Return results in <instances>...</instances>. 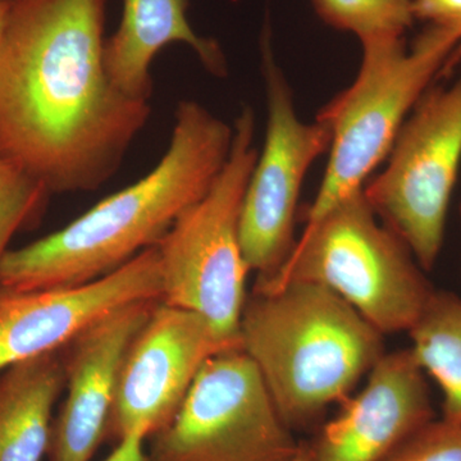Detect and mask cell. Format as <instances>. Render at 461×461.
I'll return each instance as SVG.
<instances>
[{
    "label": "cell",
    "instance_id": "obj_1",
    "mask_svg": "<svg viewBox=\"0 0 461 461\" xmlns=\"http://www.w3.org/2000/svg\"><path fill=\"white\" fill-rule=\"evenodd\" d=\"M107 0H11L0 41V158L50 195L102 187L150 117L104 63Z\"/></svg>",
    "mask_w": 461,
    "mask_h": 461
},
{
    "label": "cell",
    "instance_id": "obj_2",
    "mask_svg": "<svg viewBox=\"0 0 461 461\" xmlns=\"http://www.w3.org/2000/svg\"><path fill=\"white\" fill-rule=\"evenodd\" d=\"M232 139L233 126L199 102L182 100L168 149L156 168L56 232L9 249L0 263V286H78L156 247L213 186L229 159Z\"/></svg>",
    "mask_w": 461,
    "mask_h": 461
},
{
    "label": "cell",
    "instance_id": "obj_3",
    "mask_svg": "<svg viewBox=\"0 0 461 461\" xmlns=\"http://www.w3.org/2000/svg\"><path fill=\"white\" fill-rule=\"evenodd\" d=\"M384 336L338 294L306 282L253 291L239 333L293 429L348 396L386 354Z\"/></svg>",
    "mask_w": 461,
    "mask_h": 461
},
{
    "label": "cell",
    "instance_id": "obj_4",
    "mask_svg": "<svg viewBox=\"0 0 461 461\" xmlns=\"http://www.w3.org/2000/svg\"><path fill=\"white\" fill-rule=\"evenodd\" d=\"M408 245L379 218L363 189L305 226L285 262L258 276L253 291L293 282L321 285L353 306L382 335L409 332L435 288Z\"/></svg>",
    "mask_w": 461,
    "mask_h": 461
},
{
    "label": "cell",
    "instance_id": "obj_5",
    "mask_svg": "<svg viewBox=\"0 0 461 461\" xmlns=\"http://www.w3.org/2000/svg\"><path fill=\"white\" fill-rule=\"evenodd\" d=\"M461 44V29L429 25L411 50L402 38L363 42L353 84L317 117L332 130L330 160L306 224L363 189L386 159L406 118Z\"/></svg>",
    "mask_w": 461,
    "mask_h": 461
},
{
    "label": "cell",
    "instance_id": "obj_6",
    "mask_svg": "<svg viewBox=\"0 0 461 461\" xmlns=\"http://www.w3.org/2000/svg\"><path fill=\"white\" fill-rule=\"evenodd\" d=\"M256 114L245 105L233 123L229 159L204 198L178 217L157 244L162 302L202 315L226 344L240 348L249 269L240 215L256 166Z\"/></svg>",
    "mask_w": 461,
    "mask_h": 461
},
{
    "label": "cell",
    "instance_id": "obj_7",
    "mask_svg": "<svg viewBox=\"0 0 461 461\" xmlns=\"http://www.w3.org/2000/svg\"><path fill=\"white\" fill-rule=\"evenodd\" d=\"M460 163L461 71L447 86L426 91L403 122L386 168L363 187L379 220L426 272L444 247Z\"/></svg>",
    "mask_w": 461,
    "mask_h": 461
},
{
    "label": "cell",
    "instance_id": "obj_8",
    "mask_svg": "<svg viewBox=\"0 0 461 461\" xmlns=\"http://www.w3.org/2000/svg\"><path fill=\"white\" fill-rule=\"evenodd\" d=\"M150 439L151 461H291L302 445L241 348L203 366L173 420Z\"/></svg>",
    "mask_w": 461,
    "mask_h": 461
},
{
    "label": "cell",
    "instance_id": "obj_9",
    "mask_svg": "<svg viewBox=\"0 0 461 461\" xmlns=\"http://www.w3.org/2000/svg\"><path fill=\"white\" fill-rule=\"evenodd\" d=\"M266 84V140L248 182L240 241L250 272H275L293 250L294 224L300 190L317 158L330 150L332 130L317 117L305 123L297 117L293 93L272 51L269 27L260 38Z\"/></svg>",
    "mask_w": 461,
    "mask_h": 461
},
{
    "label": "cell",
    "instance_id": "obj_10",
    "mask_svg": "<svg viewBox=\"0 0 461 461\" xmlns=\"http://www.w3.org/2000/svg\"><path fill=\"white\" fill-rule=\"evenodd\" d=\"M230 348L202 315L159 300L124 357L108 436L139 429L150 439L173 420L203 366Z\"/></svg>",
    "mask_w": 461,
    "mask_h": 461
},
{
    "label": "cell",
    "instance_id": "obj_11",
    "mask_svg": "<svg viewBox=\"0 0 461 461\" xmlns=\"http://www.w3.org/2000/svg\"><path fill=\"white\" fill-rule=\"evenodd\" d=\"M162 299L157 245L98 280L78 286L14 290L0 286V373L62 350L121 306Z\"/></svg>",
    "mask_w": 461,
    "mask_h": 461
},
{
    "label": "cell",
    "instance_id": "obj_12",
    "mask_svg": "<svg viewBox=\"0 0 461 461\" xmlns=\"http://www.w3.org/2000/svg\"><path fill=\"white\" fill-rule=\"evenodd\" d=\"M158 302L121 306L63 348L66 396L54 417L48 461L93 459L108 436L124 357Z\"/></svg>",
    "mask_w": 461,
    "mask_h": 461
},
{
    "label": "cell",
    "instance_id": "obj_13",
    "mask_svg": "<svg viewBox=\"0 0 461 461\" xmlns=\"http://www.w3.org/2000/svg\"><path fill=\"white\" fill-rule=\"evenodd\" d=\"M433 420L427 375L411 348L384 354L311 446L313 461H382Z\"/></svg>",
    "mask_w": 461,
    "mask_h": 461
},
{
    "label": "cell",
    "instance_id": "obj_14",
    "mask_svg": "<svg viewBox=\"0 0 461 461\" xmlns=\"http://www.w3.org/2000/svg\"><path fill=\"white\" fill-rule=\"evenodd\" d=\"M187 9L189 0H123L120 25L105 41L104 63L112 83L127 96L150 100L151 65L160 50L177 42L187 45L206 71L226 75L220 44L194 32Z\"/></svg>",
    "mask_w": 461,
    "mask_h": 461
},
{
    "label": "cell",
    "instance_id": "obj_15",
    "mask_svg": "<svg viewBox=\"0 0 461 461\" xmlns=\"http://www.w3.org/2000/svg\"><path fill=\"white\" fill-rule=\"evenodd\" d=\"M65 386L63 348L0 373V461L47 459L54 408Z\"/></svg>",
    "mask_w": 461,
    "mask_h": 461
},
{
    "label": "cell",
    "instance_id": "obj_16",
    "mask_svg": "<svg viewBox=\"0 0 461 461\" xmlns=\"http://www.w3.org/2000/svg\"><path fill=\"white\" fill-rule=\"evenodd\" d=\"M411 353L442 393V418L461 424V297L433 291L409 330Z\"/></svg>",
    "mask_w": 461,
    "mask_h": 461
},
{
    "label": "cell",
    "instance_id": "obj_17",
    "mask_svg": "<svg viewBox=\"0 0 461 461\" xmlns=\"http://www.w3.org/2000/svg\"><path fill=\"white\" fill-rule=\"evenodd\" d=\"M329 25L355 33L360 41L402 38L412 25L411 0H312Z\"/></svg>",
    "mask_w": 461,
    "mask_h": 461
},
{
    "label": "cell",
    "instance_id": "obj_18",
    "mask_svg": "<svg viewBox=\"0 0 461 461\" xmlns=\"http://www.w3.org/2000/svg\"><path fill=\"white\" fill-rule=\"evenodd\" d=\"M50 196L41 182L0 158V263L12 239L39 223Z\"/></svg>",
    "mask_w": 461,
    "mask_h": 461
},
{
    "label": "cell",
    "instance_id": "obj_19",
    "mask_svg": "<svg viewBox=\"0 0 461 461\" xmlns=\"http://www.w3.org/2000/svg\"><path fill=\"white\" fill-rule=\"evenodd\" d=\"M382 461H461V424L435 418Z\"/></svg>",
    "mask_w": 461,
    "mask_h": 461
},
{
    "label": "cell",
    "instance_id": "obj_20",
    "mask_svg": "<svg viewBox=\"0 0 461 461\" xmlns=\"http://www.w3.org/2000/svg\"><path fill=\"white\" fill-rule=\"evenodd\" d=\"M415 18L429 25L461 29V0H411Z\"/></svg>",
    "mask_w": 461,
    "mask_h": 461
},
{
    "label": "cell",
    "instance_id": "obj_21",
    "mask_svg": "<svg viewBox=\"0 0 461 461\" xmlns=\"http://www.w3.org/2000/svg\"><path fill=\"white\" fill-rule=\"evenodd\" d=\"M148 439L147 430H130L117 439L113 451L103 461H150V455L145 450Z\"/></svg>",
    "mask_w": 461,
    "mask_h": 461
},
{
    "label": "cell",
    "instance_id": "obj_22",
    "mask_svg": "<svg viewBox=\"0 0 461 461\" xmlns=\"http://www.w3.org/2000/svg\"><path fill=\"white\" fill-rule=\"evenodd\" d=\"M9 2L11 0H0V41L5 32V21H7Z\"/></svg>",
    "mask_w": 461,
    "mask_h": 461
},
{
    "label": "cell",
    "instance_id": "obj_23",
    "mask_svg": "<svg viewBox=\"0 0 461 461\" xmlns=\"http://www.w3.org/2000/svg\"><path fill=\"white\" fill-rule=\"evenodd\" d=\"M291 461H313V454H312L311 446L300 445L296 456Z\"/></svg>",
    "mask_w": 461,
    "mask_h": 461
},
{
    "label": "cell",
    "instance_id": "obj_24",
    "mask_svg": "<svg viewBox=\"0 0 461 461\" xmlns=\"http://www.w3.org/2000/svg\"><path fill=\"white\" fill-rule=\"evenodd\" d=\"M460 217H461V204H460Z\"/></svg>",
    "mask_w": 461,
    "mask_h": 461
},
{
    "label": "cell",
    "instance_id": "obj_25",
    "mask_svg": "<svg viewBox=\"0 0 461 461\" xmlns=\"http://www.w3.org/2000/svg\"><path fill=\"white\" fill-rule=\"evenodd\" d=\"M151 461V460H150Z\"/></svg>",
    "mask_w": 461,
    "mask_h": 461
}]
</instances>
